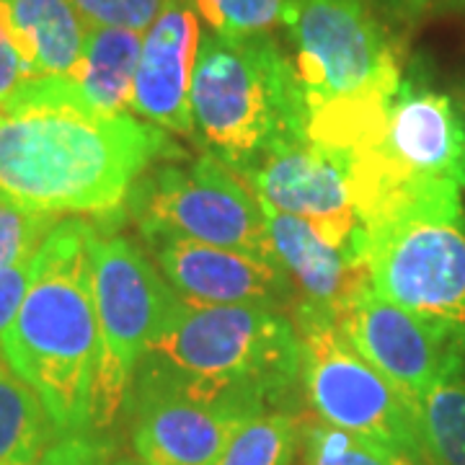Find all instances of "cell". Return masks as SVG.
<instances>
[{
	"label": "cell",
	"instance_id": "1",
	"mask_svg": "<svg viewBox=\"0 0 465 465\" xmlns=\"http://www.w3.org/2000/svg\"><path fill=\"white\" fill-rule=\"evenodd\" d=\"M182 158L166 130L104 114L63 78H36L0 106V200L52 217L114 223L137 179Z\"/></svg>",
	"mask_w": 465,
	"mask_h": 465
},
{
	"label": "cell",
	"instance_id": "2",
	"mask_svg": "<svg viewBox=\"0 0 465 465\" xmlns=\"http://www.w3.org/2000/svg\"><path fill=\"white\" fill-rule=\"evenodd\" d=\"M99 225L63 217L34 259L32 280L3 360L42 399L63 437L91 434L101 336L94 300V241Z\"/></svg>",
	"mask_w": 465,
	"mask_h": 465
},
{
	"label": "cell",
	"instance_id": "3",
	"mask_svg": "<svg viewBox=\"0 0 465 465\" xmlns=\"http://www.w3.org/2000/svg\"><path fill=\"white\" fill-rule=\"evenodd\" d=\"M298 375L300 339L282 311L179 298L143 351L133 388L168 391L253 419L282 403Z\"/></svg>",
	"mask_w": 465,
	"mask_h": 465
},
{
	"label": "cell",
	"instance_id": "4",
	"mask_svg": "<svg viewBox=\"0 0 465 465\" xmlns=\"http://www.w3.org/2000/svg\"><path fill=\"white\" fill-rule=\"evenodd\" d=\"M287 29L308 109L305 134L331 153L396 96L403 81L399 50L365 0H298Z\"/></svg>",
	"mask_w": 465,
	"mask_h": 465
},
{
	"label": "cell",
	"instance_id": "5",
	"mask_svg": "<svg viewBox=\"0 0 465 465\" xmlns=\"http://www.w3.org/2000/svg\"><path fill=\"white\" fill-rule=\"evenodd\" d=\"M192 114L210 153L241 179L272 150L308 137V109L292 60L269 34H202Z\"/></svg>",
	"mask_w": 465,
	"mask_h": 465
},
{
	"label": "cell",
	"instance_id": "6",
	"mask_svg": "<svg viewBox=\"0 0 465 465\" xmlns=\"http://www.w3.org/2000/svg\"><path fill=\"white\" fill-rule=\"evenodd\" d=\"M331 155L347 176L360 231L375 228L432 192L465 189V112L409 75L385 112Z\"/></svg>",
	"mask_w": 465,
	"mask_h": 465
},
{
	"label": "cell",
	"instance_id": "7",
	"mask_svg": "<svg viewBox=\"0 0 465 465\" xmlns=\"http://www.w3.org/2000/svg\"><path fill=\"white\" fill-rule=\"evenodd\" d=\"M372 290L465 354L463 189H440L357 232Z\"/></svg>",
	"mask_w": 465,
	"mask_h": 465
},
{
	"label": "cell",
	"instance_id": "8",
	"mask_svg": "<svg viewBox=\"0 0 465 465\" xmlns=\"http://www.w3.org/2000/svg\"><path fill=\"white\" fill-rule=\"evenodd\" d=\"M94 300L101 357L91 434H104L127 409L143 351L179 295L130 238L99 231L94 241Z\"/></svg>",
	"mask_w": 465,
	"mask_h": 465
},
{
	"label": "cell",
	"instance_id": "9",
	"mask_svg": "<svg viewBox=\"0 0 465 465\" xmlns=\"http://www.w3.org/2000/svg\"><path fill=\"white\" fill-rule=\"evenodd\" d=\"M127 207L145 238L182 235L274 259L262 202L213 153L189 166L171 161L150 166L133 186Z\"/></svg>",
	"mask_w": 465,
	"mask_h": 465
},
{
	"label": "cell",
	"instance_id": "10",
	"mask_svg": "<svg viewBox=\"0 0 465 465\" xmlns=\"http://www.w3.org/2000/svg\"><path fill=\"white\" fill-rule=\"evenodd\" d=\"M300 339V375L321 421L381 442L388 450L427 448L421 421L399 391L360 357L331 316L292 308Z\"/></svg>",
	"mask_w": 465,
	"mask_h": 465
},
{
	"label": "cell",
	"instance_id": "11",
	"mask_svg": "<svg viewBox=\"0 0 465 465\" xmlns=\"http://www.w3.org/2000/svg\"><path fill=\"white\" fill-rule=\"evenodd\" d=\"M333 323L354 351L399 391L416 416L434 382L465 360L463 351L424 321L381 298L372 282L333 318Z\"/></svg>",
	"mask_w": 465,
	"mask_h": 465
},
{
	"label": "cell",
	"instance_id": "12",
	"mask_svg": "<svg viewBox=\"0 0 465 465\" xmlns=\"http://www.w3.org/2000/svg\"><path fill=\"white\" fill-rule=\"evenodd\" d=\"M148 251L176 295L192 305H256L282 313L295 305V290L277 259L163 232L148 235Z\"/></svg>",
	"mask_w": 465,
	"mask_h": 465
},
{
	"label": "cell",
	"instance_id": "13",
	"mask_svg": "<svg viewBox=\"0 0 465 465\" xmlns=\"http://www.w3.org/2000/svg\"><path fill=\"white\" fill-rule=\"evenodd\" d=\"M256 200L308 223L339 249H357L360 220L339 161L311 137L272 150L249 173Z\"/></svg>",
	"mask_w": 465,
	"mask_h": 465
},
{
	"label": "cell",
	"instance_id": "14",
	"mask_svg": "<svg viewBox=\"0 0 465 465\" xmlns=\"http://www.w3.org/2000/svg\"><path fill=\"white\" fill-rule=\"evenodd\" d=\"M200 14L192 0H166L143 34L133 114L173 134L194 137L192 81L200 50Z\"/></svg>",
	"mask_w": 465,
	"mask_h": 465
},
{
	"label": "cell",
	"instance_id": "15",
	"mask_svg": "<svg viewBox=\"0 0 465 465\" xmlns=\"http://www.w3.org/2000/svg\"><path fill=\"white\" fill-rule=\"evenodd\" d=\"M133 450L143 465H215L251 416L155 388H133Z\"/></svg>",
	"mask_w": 465,
	"mask_h": 465
},
{
	"label": "cell",
	"instance_id": "16",
	"mask_svg": "<svg viewBox=\"0 0 465 465\" xmlns=\"http://www.w3.org/2000/svg\"><path fill=\"white\" fill-rule=\"evenodd\" d=\"M272 253L295 290V305L336 318L365 287L370 272L357 249L323 241L308 223L262 202ZM292 305V308H295Z\"/></svg>",
	"mask_w": 465,
	"mask_h": 465
},
{
	"label": "cell",
	"instance_id": "17",
	"mask_svg": "<svg viewBox=\"0 0 465 465\" xmlns=\"http://www.w3.org/2000/svg\"><path fill=\"white\" fill-rule=\"evenodd\" d=\"M0 26L34 78L63 81L81 65L91 29L73 0H0Z\"/></svg>",
	"mask_w": 465,
	"mask_h": 465
},
{
	"label": "cell",
	"instance_id": "18",
	"mask_svg": "<svg viewBox=\"0 0 465 465\" xmlns=\"http://www.w3.org/2000/svg\"><path fill=\"white\" fill-rule=\"evenodd\" d=\"M143 34L91 26L84 57L70 84L81 99L104 114H133V91Z\"/></svg>",
	"mask_w": 465,
	"mask_h": 465
},
{
	"label": "cell",
	"instance_id": "19",
	"mask_svg": "<svg viewBox=\"0 0 465 465\" xmlns=\"http://www.w3.org/2000/svg\"><path fill=\"white\" fill-rule=\"evenodd\" d=\"M60 437L42 399L0 360V465H34Z\"/></svg>",
	"mask_w": 465,
	"mask_h": 465
},
{
	"label": "cell",
	"instance_id": "20",
	"mask_svg": "<svg viewBox=\"0 0 465 465\" xmlns=\"http://www.w3.org/2000/svg\"><path fill=\"white\" fill-rule=\"evenodd\" d=\"M421 432L440 465H465V360L450 367L421 401Z\"/></svg>",
	"mask_w": 465,
	"mask_h": 465
},
{
	"label": "cell",
	"instance_id": "21",
	"mask_svg": "<svg viewBox=\"0 0 465 465\" xmlns=\"http://www.w3.org/2000/svg\"><path fill=\"white\" fill-rule=\"evenodd\" d=\"M300 427L292 414L269 411L253 416L232 434L215 465H295Z\"/></svg>",
	"mask_w": 465,
	"mask_h": 465
},
{
	"label": "cell",
	"instance_id": "22",
	"mask_svg": "<svg viewBox=\"0 0 465 465\" xmlns=\"http://www.w3.org/2000/svg\"><path fill=\"white\" fill-rule=\"evenodd\" d=\"M210 32L223 36H253L287 26L298 0H192Z\"/></svg>",
	"mask_w": 465,
	"mask_h": 465
},
{
	"label": "cell",
	"instance_id": "23",
	"mask_svg": "<svg viewBox=\"0 0 465 465\" xmlns=\"http://www.w3.org/2000/svg\"><path fill=\"white\" fill-rule=\"evenodd\" d=\"M302 465H391V450L367 437L311 421L300 427Z\"/></svg>",
	"mask_w": 465,
	"mask_h": 465
},
{
	"label": "cell",
	"instance_id": "24",
	"mask_svg": "<svg viewBox=\"0 0 465 465\" xmlns=\"http://www.w3.org/2000/svg\"><path fill=\"white\" fill-rule=\"evenodd\" d=\"M60 217L39 215L0 200V269L34 259Z\"/></svg>",
	"mask_w": 465,
	"mask_h": 465
},
{
	"label": "cell",
	"instance_id": "25",
	"mask_svg": "<svg viewBox=\"0 0 465 465\" xmlns=\"http://www.w3.org/2000/svg\"><path fill=\"white\" fill-rule=\"evenodd\" d=\"M166 0H73L88 26L148 32Z\"/></svg>",
	"mask_w": 465,
	"mask_h": 465
},
{
	"label": "cell",
	"instance_id": "26",
	"mask_svg": "<svg viewBox=\"0 0 465 465\" xmlns=\"http://www.w3.org/2000/svg\"><path fill=\"white\" fill-rule=\"evenodd\" d=\"M114 448L104 440V434H67L34 465H114Z\"/></svg>",
	"mask_w": 465,
	"mask_h": 465
},
{
	"label": "cell",
	"instance_id": "27",
	"mask_svg": "<svg viewBox=\"0 0 465 465\" xmlns=\"http://www.w3.org/2000/svg\"><path fill=\"white\" fill-rule=\"evenodd\" d=\"M34 259L0 269V341H3V333L8 331V326L14 323L18 308L24 302L26 287H29V280H32Z\"/></svg>",
	"mask_w": 465,
	"mask_h": 465
},
{
	"label": "cell",
	"instance_id": "28",
	"mask_svg": "<svg viewBox=\"0 0 465 465\" xmlns=\"http://www.w3.org/2000/svg\"><path fill=\"white\" fill-rule=\"evenodd\" d=\"M32 81H36L32 70L21 60L14 42L8 39L5 29L0 26V106L8 99H14L18 91Z\"/></svg>",
	"mask_w": 465,
	"mask_h": 465
},
{
	"label": "cell",
	"instance_id": "29",
	"mask_svg": "<svg viewBox=\"0 0 465 465\" xmlns=\"http://www.w3.org/2000/svg\"><path fill=\"white\" fill-rule=\"evenodd\" d=\"M391 465H440L430 448L391 450Z\"/></svg>",
	"mask_w": 465,
	"mask_h": 465
},
{
	"label": "cell",
	"instance_id": "30",
	"mask_svg": "<svg viewBox=\"0 0 465 465\" xmlns=\"http://www.w3.org/2000/svg\"><path fill=\"white\" fill-rule=\"evenodd\" d=\"M391 3L399 8L403 16L411 18V16H419V14H421V11H424V8H427L432 0H391Z\"/></svg>",
	"mask_w": 465,
	"mask_h": 465
},
{
	"label": "cell",
	"instance_id": "31",
	"mask_svg": "<svg viewBox=\"0 0 465 465\" xmlns=\"http://www.w3.org/2000/svg\"><path fill=\"white\" fill-rule=\"evenodd\" d=\"M114 465H143L137 458H116Z\"/></svg>",
	"mask_w": 465,
	"mask_h": 465
},
{
	"label": "cell",
	"instance_id": "32",
	"mask_svg": "<svg viewBox=\"0 0 465 465\" xmlns=\"http://www.w3.org/2000/svg\"><path fill=\"white\" fill-rule=\"evenodd\" d=\"M458 3H463V5H465V0H458Z\"/></svg>",
	"mask_w": 465,
	"mask_h": 465
},
{
	"label": "cell",
	"instance_id": "33",
	"mask_svg": "<svg viewBox=\"0 0 465 465\" xmlns=\"http://www.w3.org/2000/svg\"><path fill=\"white\" fill-rule=\"evenodd\" d=\"M463 112H465V104H463Z\"/></svg>",
	"mask_w": 465,
	"mask_h": 465
}]
</instances>
